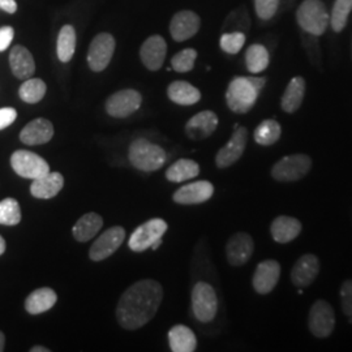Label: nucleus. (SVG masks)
Masks as SVG:
<instances>
[{
  "mask_svg": "<svg viewBox=\"0 0 352 352\" xmlns=\"http://www.w3.org/2000/svg\"><path fill=\"white\" fill-rule=\"evenodd\" d=\"M164 299L162 285L153 279L133 283L120 296L116 307L118 324L126 330L145 327L160 309Z\"/></svg>",
  "mask_w": 352,
  "mask_h": 352,
  "instance_id": "nucleus-1",
  "label": "nucleus"
},
{
  "mask_svg": "<svg viewBox=\"0 0 352 352\" xmlns=\"http://www.w3.org/2000/svg\"><path fill=\"white\" fill-rule=\"evenodd\" d=\"M266 84L264 77H235L226 91L228 109L235 113H247L256 104Z\"/></svg>",
  "mask_w": 352,
  "mask_h": 352,
  "instance_id": "nucleus-2",
  "label": "nucleus"
},
{
  "mask_svg": "<svg viewBox=\"0 0 352 352\" xmlns=\"http://www.w3.org/2000/svg\"><path fill=\"white\" fill-rule=\"evenodd\" d=\"M296 21L304 32L320 37L330 24V13L322 0H304L296 11Z\"/></svg>",
  "mask_w": 352,
  "mask_h": 352,
  "instance_id": "nucleus-3",
  "label": "nucleus"
},
{
  "mask_svg": "<svg viewBox=\"0 0 352 352\" xmlns=\"http://www.w3.org/2000/svg\"><path fill=\"white\" fill-rule=\"evenodd\" d=\"M129 162L141 171L153 173L160 170L166 162V151L145 139L135 140L128 151Z\"/></svg>",
  "mask_w": 352,
  "mask_h": 352,
  "instance_id": "nucleus-4",
  "label": "nucleus"
},
{
  "mask_svg": "<svg viewBox=\"0 0 352 352\" xmlns=\"http://www.w3.org/2000/svg\"><path fill=\"white\" fill-rule=\"evenodd\" d=\"M192 312L196 320L201 324L213 322L218 314V296L213 286L200 280L192 289Z\"/></svg>",
  "mask_w": 352,
  "mask_h": 352,
  "instance_id": "nucleus-5",
  "label": "nucleus"
},
{
  "mask_svg": "<svg viewBox=\"0 0 352 352\" xmlns=\"http://www.w3.org/2000/svg\"><path fill=\"white\" fill-rule=\"evenodd\" d=\"M312 168V158L307 154H291L274 164L272 177L279 183H294L308 175Z\"/></svg>",
  "mask_w": 352,
  "mask_h": 352,
  "instance_id": "nucleus-6",
  "label": "nucleus"
},
{
  "mask_svg": "<svg viewBox=\"0 0 352 352\" xmlns=\"http://www.w3.org/2000/svg\"><path fill=\"white\" fill-rule=\"evenodd\" d=\"M308 329L318 340L330 337L336 329V312L327 300H316L308 315Z\"/></svg>",
  "mask_w": 352,
  "mask_h": 352,
  "instance_id": "nucleus-7",
  "label": "nucleus"
},
{
  "mask_svg": "<svg viewBox=\"0 0 352 352\" xmlns=\"http://www.w3.org/2000/svg\"><path fill=\"white\" fill-rule=\"evenodd\" d=\"M167 223L161 218H153L138 227L131 235L128 247L131 251L141 253L151 248V245L158 239L164 238V232L167 231Z\"/></svg>",
  "mask_w": 352,
  "mask_h": 352,
  "instance_id": "nucleus-8",
  "label": "nucleus"
},
{
  "mask_svg": "<svg viewBox=\"0 0 352 352\" xmlns=\"http://www.w3.org/2000/svg\"><path fill=\"white\" fill-rule=\"evenodd\" d=\"M11 166L17 175L32 180L50 173L49 164L36 153L29 151H14L11 157Z\"/></svg>",
  "mask_w": 352,
  "mask_h": 352,
  "instance_id": "nucleus-9",
  "label": "nucleus"
},
{
  "mask_svg": "<svg viewBox=\"0 0 352 352\" xmlns=\"http://www.w3.org/2000/svg\"><path fill=\"white\" fill-rule=\"evenodd\" d=\"M248 141V129L236 126L226 145L221 148L215 155V164L218 168H227L236 164L244 154Z\"/></svg>",
  "mask_w": 352,
  "mask_h": 352,
  "instance_id": "nucleus-10",
  "label": "nucleus"
},
{
  "mask_svg": "<svg viewBox=\"0 0 352 352\" xmlns=\"http://www.w3.org/2000/svg\"><path fill=\"white\" fill-rule=\"evenodd\" d=\"M124 239H126V230L123 227L113 226L106 230L90 247V251H89L90 260L98 263L109 258L120 248Z\"/></svg>",
  "mask_w": 352,
  "mask_h": 352,
  "instance_id": "nucleus-11",
  "label": "nucleus"
},
{
  "mask_svg": "<svg viewBox=\"0 0 352 352\" xmlns=\"http://www.w3.org/2000/svg\"><path fill=\"white\" fill-rule=\"evenodd\" d=\"M115 51V39L110 33L97 34L90 43L88 52V64L91 71L102 72L113 59Z\"/></svg>",
  "mask_w": 352,
  "mask_h": 352,
  "instance_id": "nucleus-12",
  "label": "nucleus"
},
{
  "mask_svg": "<svg viewBox=\"0 0 352 352\" xmlns=\"http://www.w3.org/2000/svg\"><path fill=\"white\" fill-rule=\"evenodd\" d=\"M142 103V97L138 90L124 89L113 93L106 101V111L118 119H123L136 113Z\"/></svg>",
  "mask_w": 352,
  "mask_h": 352,
  "instance_id": "nucleus-13",
  "label": "nucleus"
},
{
  "mask_svg": "<svg viewBox=\"0 0 352 352\" xmlns=\"http://www.w3.org/2000/svg\"><path fill=\"white\" fill-rule=\"evenodd\" d=\"M280 264L276 260H265L256 266L252 278V286L258 295H267L279 282Z\"/></svg>",
  "mask_w": 352,
  "mask_h": 352,
  "instance_id": "nucleus-14",
  "label": "nucleus"
},
{
  "mask_svg": "<svg viewBox=\"0 0 352 352\" xmlns=\"http://www.w3.org/2000/svg\"><path fill=\"white\" fill-rule=\"evenodd\" d=\"M320 260L314 253H305L291 270V282L298 289L309 287L320 273Z\"/></svg>",
  "mask_w": 352,
  "mask_h": 352,
  "instance_id": "nucleus-15",
  "label": "nucleus"
},
{
  "mask_svg": "<svg viewBox=\"0 0 352 352\" xmlns=\"http://www.w3.org/2000/svg\"><path fill=\"white\" fill-rule=\"evenodd\" d=\"M254 251V241L248 232L234 234L226 244V257L231 266H243L251 260Z\"/></svg>",
  "mask_w": 352,
  "mask_h": 352,
  "instance_id": "nucleus-16",
  "label": "nucleus"
},
{
  "mask_svg": "<svg viewBox=\"0 0 352 352\" xmlns=\"http://www.w3.org/2000/svg\"><path fill=\"white\" fill-rule=\"evenodd\" d=\"M213 195V184L208 180H199L177 189L173 196V200L179 205H199L209 201Z\"/></svg>",
  "mask_w": 352,
  "mask_h": 352,
  "instance_id": "nucleus-17",
  "label": "nucleus"
},
{
  "mask_svg": "<svg viewBox=\"0 0 352 352\" xmlns=\"http://www.w3.org/2000/svg\"><path fill=\"white\" fill-rule=\"evenodd\" d=\"M201 25V20L193 11H179L170 23V33L176 42H183L197 34Z\"/></svg>",
  "mask_w": 352,
  "mask_h": 352,
  "instance_id": "nucleus-18",
  "label": "nucleus"
},
{
  "mask_svg": "<svg viewBox=\"0 0 352 352\" xmlns=\"http://www.w3.org/2000/svg\"><path fill=\"white\" fill-rule=\"evenodd\" d=\"M218 126L217 113L205 110L192 116L186 124V135L193 141L209 139Z\"/></svg>",
  "mask_w": 352,
  "mask_h": 352,
  "instance_id": "nucleus-19",
  "label": "nucleus"
},
{
  "mask_svg": "<svg viewBox=\"0 0 352 352\" xmlns=\"http://www.w3.org/2000/svg\"><path fill=\"white\" fill-rule=\"evenodd\" d=\"M166 54L167 45L161 36H151L148 38L140 49L141 62L149 71H158L164 65Z\"/></svg>",
  "mask_w": 352,
  "mask_h": 352,
  "instance_id": "nucleus-20",
  "label": "nucleus"
},
{
  "mask_svg": "<svg viewBox=\"0 0 352 352\" xmlns=\"http://www.w3.org/2000/svg\"><path fill=\"white\" fill-rule=\"evenodd\" d=\"M54 136V126L50 120L45 118H37L26 124L21 133L20 140L23 144L34 146V145H43L47 144Z\"/></svg>",
  "mask_w": 352,
  "mask_h": 352,
  "instance_id": "nucleus-21",
  "label": "nucleus"
},
{
  "mask_svg": "<svg viewBox=\"0 0 352 352\" xmlns=\"http://www.w3.org/2000/svg\"><path fill=\"white\" fill-rule=\"evenodd\" d=\"M302 230V222L289 215H279L270 225L272 238L279 244H287L296 239Z\"/></svg>",
  "mask_w": 352,
  "mask_h": 352,
  "instance_id": "nucleus-22",
  "label": "nucleus"
},
{
  "mask_svg": "<svg viewBox=\"0 0 352 352\" xmlns=\"http://www.w3.org/2000/svg\"><path fill=\"white\" fill-rule=\"evenodd\" d=\"M64 177L59 173H49L47 175L34 179L30 186V193L39 200H49L63 189Z\"/></svg>",
  "mask_w": 352,
  "mask_h": 352,
  "instance_id": "nucleus-23",
  "label": "nucleus"
},
{
  "mask_svg": "<svg viewBox=\"0 0 352 352\" xmlns=\"http://www.w3.org/2000/svg\"><path fill=\"white\" fill-rule=\"evenodd\" d=\"M10 65L13 75L20 80H28L36 72V63L30 51L24 46H14L10 54Z\"/></svg>",
  "mask_w": 352,
  "mask_h": 352,
  "instance_id": "nucleus-24",
  "label": "nucleus"
},
{
  "mask_svg": "<svg viewBox=\"0 0 352 352\" xmlns=\"http://www.w3.org/2000/svg\"><path fill=\"white\" fill-rule=\"evenodd\" d=\"M305 80L300 76H296L289 81L280 100V107L285 113H296L300 109L305 96Z\"/></svg>",
  "mask_w": 352,
  "mask_h": 352,
  "instance_id": "nucleus-25",
  "label": "nucleus"
},
{
  "mask_svg": "<svg viewBox=\"0 0 352 352\" xmlns=\"http://www.w3.org/2000/svg\"><path fill=\"white\" fill-rule=\"evenodd\" d=\"M56 302H58V295L54 289H49V287L36 289L26 298V312L30 315L45 314V312L50 311Z\"/></svg>",
  "mask_w": 352,
  "mask_h": 352,
  "instance_id": "nucleus-26",
  "label": "nucleus"
},
{
  "mask_svg": "<svg viewBox=\"0 0 352 352\" xmlns=\"http://www.w3.org/2000/svg\"><path fill=\"white\" fill-rule=\"evenodd\" d=\"M103 226V219L100 214L89 212L84 214L72 228V235L78 243H85L93 239Z\"/></svg>",
  "mask_w": 352,
  "mask_h": 352,
  "instance_id": "nucleus-27",
  "label": "nucleus"
},
{
  "mask_svg": "<svg viewBox=\"0 0 352 352\" xmlns=\"http://www.w3.org/2000/svg\"><path fill=\"white\" fill-rule=\"evenodd\" d=\"M168 344L173 352H193L197 349V338L188 327L175 325L168 331Z\"/></svg>",
  "mask_w": 352,
  "mask_h": 352,
  "instance_id": "nucleus-28",
  "label": "nucleus"
},
{
  "mask_svg": "<svg viewBox=\"0 0 352 352\" xmlns=\"http://www.w3.org/2000/svg\"><path fill=\"white\" fill-rule=\"evenodd\" d=\"M167 96L180 106H192L201 100L200 90L187 81H174L168 85Z\"/></svg>",
  "mask_w": 352,
  "mask_h": 352,
  "instance_id": "nucleus-29",
  "label": "nucleus"
},
{
  "mask_svg": "<svg viewBox=\"0 0 352 352\" xmlns=\"http://www.w3.org/2000/svg\"><path fill=\"white\" fill-rule=\"evenodd\" d=\"M200 174V166L193 160L182 158L166 170V179L171 183H182L195 179Z\"/></svg>",
  "mask_w": 352,
  "mask_h": 352,
  "instance_id": "nucleus-30",
  "label": "nucleus"
},
{
  "mask_svg": "<svg viewBox=\"0 0 352 352\" xmlns=\"http://www.w3.org/2000/svg\"><path fill=\"white\" fill-rule=\"evenodd\" d=\"M76 50V30L72 25H64L56 39V54L62 63H68Z\"/></svg>",
  "mask_w": 352,
  "mask_h": 352,
  "instance_id": "nucleus-31",
  "label": "nucleus"
},
{
  "mask_svg": "<svg viewBox=\"0 0 352 352\" xmlns=\"http://www.w3.org/2000/svg\"><path fill=\"white\" fill-rule=\"evenodd\" d=\"M282 135V126L274 119H266L254 129V141L261 146H272Z\"/></svg>",
  "mask_w": 352,
  "mask_h": 352,
  "instance_id": "nucleus-32",
  "label": "nucleus"
},
{
  "mask_svg": "<svg viewBox=\"0 0 352 352\" xmlns=\"http://www.w3.org/2000/svg\"><path fill=\"white\" fill-rule=\"evenodd\" d=\"M270 63V54L263 45H252L245 52V65L251 74H260Z\"/></svg>",
  "mask_w": 352,
  "mask_h": 352,
  "instance_id": "nucleus-33",
  "label": "nucleus"
},
{
  "mask_svg": "<svg viewBox=\"0 0 352 352\" xmlns=\"http://www.w3.org/2000/svg\"><path fill=\"white\" fill-rule=\"evenodd\" d=\"M47 87L41 78H28L19 89V96L26 103H38L46 94Z\"/></svg>",
  "mask_w": 352,
  "mask_h": 352,
  "instance_id": "nucleus-34",
  "label": "nucleus"
},
{
  "mask_svg": "<svg viewBox=\"0 0 352 352\" xmlns=\"http://www.w3.org/2000/svg\"><path fill=\"white\" fill-rule=\"evenodd\" d=\"M352 11V0H336L330 14V25L336 33H340L349 21Z\"/></svg>",
  "mask_w": 352,
  "mask_h": 352,
  "instance_id": "nucleus-35",
  "label": "nucleus"
},
{
  "mask_svg": "<svg viewBox=\"0 0 352 352\" xmlns=\"http://www.w3.org/2000/svg\"><path fill=\"white\" fill-rule=\"evenodd\" d=\"M21 221V209L17 200L4 199L0 201V225L14 226Z\"/></svg>",
  "mask_w": 352,
  "mask_h": 352,
  "instance_id": "nucleus-36",
  "label": "nucleus"
},
{
  "mask_svg": "<svg viewBox=\"0 0 352 352\" xmlns=\"http://www.w3.org/2000/svg\"><path fill=\"white\" fill-rule=\"evenodd\" d=\"M196 58H197V51L195 49H186V50L179 51L175 56L171 59V68L179 74L189 72L195 67Z\"/></svg>",
  "mask_w": 352,
  "mask_h": 352,
  "instance_id": "nucleus-37",
  "label": "nucleus"
},
{
  "mask_svg": "<svg viewBox=\"0 0 352 352\" xmlns=\"http://www.w3.org/2000/svg\"><path fill=\"white\" fill-rule=\"evenodd\" d=\"M245 43V34L241 32H231V33H225L221 37V49L230 54V55H235L238 54L243 46Z\"/></svg>",
  "mask_w": 352,
  "mask_h": 352,
  "instance_id": "nucleus-38",
  "label": "nucleus"
},
{
  "mask_svg": "<svg viewBox=\"0 0 352 352\" xmlns=\"http://www.w3.org/2000/svg\"><path fill=\"white\" fill-rule=\"evenodd\" d=\"M279 4L280 0H254V11L261 20L267 21L277 13Z\"/></svg>",
  "mask_w": 352,
  "mask_h": 352,
  "instance_id": "nucleus-39",
  "label": "nucleus"
},
{
  "mask_svg": "<svg viewBox=\"0 0 352 352\" xmlns=\"http://www.w3.org/2000/svg\"><path fill=\"white\" fill-rule=\"evenodd\" d=\"M340 295L342 311L352 322V279H347L342 283Z\"/></svg>",
  "mask_w": 352,
  "mask_h": 352,
  "instance_id": "nucleus-40",
  "label": "nucleus"
},
{
  "mask_svg": "<svg viewBox=\"0 0 352 352\" xmlns=\"http://www.w3.org/2000/svg\"><path fill=\"white\" fill-rule=\"evenodd\" d=\"M17 118V113L12 107L0 109V129L11 126Z\"/></svg>",
  "mask_w": 352,
  "mask_h": 352,
  "instance_id": "nucleus-41",
  "label": "nucleus"
},
{
  "mask_svg": "<svg viewBox=\"0 0 352 352\" xmlns=\"http://www.w3.org/2000/svg\"><path fill=\"white\" fill-rule=\"evenodd\" d=\"M13 32L11 26H4L0 29V51L7 50L12 42Z\"/></svg>",
  "mask_w": 352,
  "mask_h": 352,
  "instance_id": "nucleus-42",
  "label": "nucleus"
},
{
  "mask_svg": "<svg viewBox=\"0 0 352 352\" xmlns=\"http://www.w3.org/2000/svg\"><path fill=\"white\" fill-rule=\"evenodd\" d=\"M0 10L8 13H14L17 11V4L14 0H0Z\"/></svg>",
  "mask_w": 352,
  "mask_h": 352,
  "instance_id": "nucleus-43",
  "label": "nucleus"
},
{
  "mask_svg": "<svg viewBox=\"0 0 352 352\" xmlns=\"http://www.w3.org/2000/svg\"><path fill=\"white\" fill-rule=\"evenodd\" d=\"M30 352H50V350L43 346H34L33 349H30Z\"/></svg>",
  "mask_w": 352,
  "mask_h": 352,
  "instance_id": "nucleus-44",
  "label": "nucleus"
},
{
  "mask_svg": "<svg viewBox=\"0 0 352 352\" xmlns=\"http://www.w3.org/2000/svg\"><path fill=\"white\" fill-rule=\"evenodd\" d=\"M4 346H6V337H4V334L0 331V352L4 351Z\"/></svg>",
  "mask_w": 352,
  "mask_h": 352,
  "instance_id": "nucleus-45",
  "label": "nucleus"
},
{
  "mask_svg": "<svg viewBox=\"0 0 352 352\" xmlns=\"http://www.w3.org/2000/svg\"><path fill=\"white\" fill-rule=\"evenodd\" d=\"M6 248H7V245H6V240L3 239V238L0 236V256L6 252Z\"/></svg>",
  "mask_w": 352,
  "mask_h": 352,
  "instance_id": "nucleus-46",
  "label": "nucleus"
},
{
  "mask_svg": "<svg viewBox=\"0 0 352 352\" xmlns=\"http://www.w3.org/2000/svg\"><path fill=\"white\" fill-rule=\"evenodd\" d=\"M162 244V239H158L153 245H151V250H154V251H157L158 248H160V245Z\"/></svg>",
  "mask_w": 352,
  "mask_h": 352,
  "instance_id": "nucleus-47",
  "label": "nucleus"
}]
</instances>
